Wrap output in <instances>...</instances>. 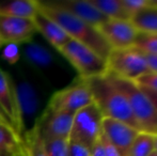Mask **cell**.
I'll list each match as a JSON object with an SVG mask.
<instances>
[{
  "label": "cell",
  "mask_w": 157,
  "mask_h": 156,
  "mask_svg": "<svg viewBox=\"0 0 157 156\" xmlns=\"http://www.w3.org/2000/svg\"><path fill=\"white\" fill-rule=\"evenodd\" d=\"M108 78L126 96L130 110L141 131L157 135V110L149 96L134 81L106 73Z\"/></svg>",
  "instance_id": "3957f363"
},
{
  "label": "cell",
  "mask_w": 157,
  "mask_h": 156,
  "mask_svg": "<svg viewBox=\"0 0 157 156\" xmlns=\"http://www.w3.org/2000/svg\"><path fill=\"white\" fill-rule=\"evenodd\" d=\"M77 71L79 79H86L106 75L107 62L88 46L71 39L58 50Z\"/></svg>",
  "instance_id": "277c9868"
},
{
  "label": "cell",
  "mask_w": 157,
  "mask_h": 156,
  "mask_svg": "<svg viewBox=\"0 0 157 156\" xmlns=\"http://www.w3.org/2000/svg\"><path fill=\"white\" fill-rule=\"evenodd\" d=\"M91 103H93V100L87 83L82 79H79L77 82L52 94L46 109L55 112L75 115Z\"/></svg>",
  "instance_id": "52a82bcc"
},
{
  "label": "cell",
  "mask_w": 157,
  "mask_h": 156,
  "mask_svg": "<svg viewBox=\"0 0 157 156\" xmlns=\"http://www.w3.org/2000/svg\"><path fill=\"white\" fill-rule=\"evenodd\" d=\"M130 23L138 32L157 34V2L150 0L149 6L130 17Z\"/></svg>",
  "instance_id": "e0dca14e"
},
{
  "label": "cell",
  "mask_w": 157,
  "mask_h": 156,
  "mask_svg": "<svg viewBox=\"0 0 157 156\" xmlns=\"http://www.w3.org/2000/svg\"><path fill=\"white\" fill-rule=\"evenodd\" d=\"M85 82L91 92L93 103L98 107L104 118L121 121L140 131L126 96L112 83L107 75L86 79Z\"/></svg>",
  "instance_id": "7a4b0ae2"
},
{
  "label": "cell",
  "mask_w": 157,
  "mask_h": 156,
  "mask_svg": "<svg viewBox=\"0 0 157 156\" xmlns=\"http://www.w3.org/2000/svg\"><path fill=\"white\" fill-rule=\"evenodd\" d=\"M0 122H1L3 125H6V126L10 127V128H12L13 131H14L15 133H16V131H15L14 126H13V124H12V123H11L10 119L8 118V116L6 115V112H4V110H3V109H2L1 105H0ZM16 134H17V133H16Z\"/></svg>",
  "instance_id": "1f68e13d"
},
{
  "label": "cell",
  "mask_w": 157,
  "mask_h": 156,
  "mask_svg": "<svg viewBox=\"0 0 157 156\" xmlns=\"http://www.w3.org/2000/svg\"><path fill=\"white\" fill-rule=\"evenodd\" d=\"M24 156H27V155H26V153H25V155H24Z\"/></svg>",
  "instance_id": "f35d334b"
},
{
  "label": "cell",
  "mask_w": 157,
  "mask_h": 156,
  "mask_svg": "<svg viewBox=\"0 0 157 156\" xmlns=\"http://www.w3.org/2000/svg\"><path fill=\"white\" fill-rule=\"evenodd\" d=\"M47 2L63 9L66 12L96 28L108 21L107 17L101 14L90 0H56Z\"/></svg>",
  "instance_id": "4fadbf2b"
},
{
  "label": "cell",
  "mask_w": 157,
  "mask_h": 156,
  "mask_svg": "<svg viewBox=\"0 0 157 156\" xmlns=\"http://www.w3.org/2000/svg\"><path fill=\"white\" fill-rule=\"evenodd\" d=\"M106 62L107 73L126 80L135 81L149 72L144 55L135 47L111 49Z\"/></svg>",
  "instance_id": "5b68a950"
},
{
  "label": "cell",
  "mask_w": 157,
  "mask_h": 156,
  "mask_svg": "<svg viewBox=\"0 0 157 156\" xmlns=\"http://www.w3.org/2000/svg\"><path fill=\"white\" fill-rule=\"evenodd\" d=\"M101 131L121 156H128L132 141L140 131L121 121L104 118Z\"/></svg>",
  "instance_id": "7c38bea8"
},
{
  "label": "cell",
  "mask_w": 157,
  "mask_h": 156,
  "mask_svg": "<svg viewBox=\"0 0 157 156\" xmlns=\"http://www.w3.org/2000/svg\"><path fill=\"white\" fill-rule=\"evenodd\" d=\"M140 88L143 90V92H144V93L147 94V96H149V98L152 101L154 107H155L156 110H157V92L151 91V90H147V89H145V88H142V87H140Z\"/></svg>",
  "instance_id": "d6a6232c"
},
{
  "label": "cell",
  "mask_w": 157,
  "mask_h": 156,
  "mask_svg": "<svg viewBox=\"0 0 157 156\" xmlns=\"http://www.w3.org/2000/svg\"><path fill=\"white\" fill-rule=\"evenodd\" d=\"M68 156H91L90 149L83 144L70 140L68 143Z\"/></svg>",
  "instance_id": "83f0119b"
},
{
  "label": "cell",
  "mask_w": 157,
  "mask_h": 156,
  "mask_svg": "<svg viewBox=\"0 0 157 156\" xmlns=\"http://www.w3.org/2000/svg\"><path fill=\"white\" fill-rule=\"evenodd\" d=\"M14 88L18 110L19 136L23 140L24 134L28 131V125H30L29 128L31 129L36 123V116L41 108V100L36 89L29 81L14 82Z\"/></svg>",
  "instance_id": "ba28073f"
},
{
  "label": "cell",
  "mask_w": 157,
  "mask_h": 156,
  "mask_svg": "<svg viewBox=\"0 0 157 156\" xmlns=\"http://www.w3.org/2000/svg\"><path fill=\"white\" fill-rule=\"evenodd\" d=\"M90 155L91 156H106L103 143H101V138H98L97 141L91 146V149H90Z\"/></svg>",
  "instance_id": "4dcf8cb0"
},
{
  "label": "cell",
  "mask_w": 157,
  "mask_h": 156,
  "mask_svg": "<svg viewBox=\"0 0 157 156\" xmlns=\"http://www.w3.org/2000/svg\"><path fill=\"white\" fill-rule=\"evenodd\" d=\"M37 0H12L0 2V16L33 19L39 12Z\"/></svg>",
  "instance_id": "2e32d148"
},
{
  "label": "cell",
  "mask_w": 157,
  "mask_h": 156,
  "mask_svg": "<svg viewBox=\"0 0 157 156\" xmlns=\"http://www.w3.org/2000/svg\"><path fill=\"white\" fill-rule=\"evenodd\" d=\"M23 55L25 60L31 67L39 70L48 69L52 65L55 59L54 55L50 52L49 49L43 46L42 44L36 42H29L26 44L23 50Z\"/></svg>",
  "instance_id": "ac0fdd59"
},
{
  "label": "cell",
  "mask_w": 157,
  "mask_h": 156,
  "mask_svg": "<svg viewBox=\"0 0 157 156\" xmlns=\"http://www.w3.org/2000/svg\"><path fill=\"white\" fill-rule=\"evenodd\" d=\"M149 3L150 0H122V4L124 6L126 14L129 17V21L132 15H135L137 12H139L141 9L149 6Z\"/></svg>",
  "instance_id": "4316f807"
},
{
  "label": "cell",
  "mask_w": 157,
  "mask_h": 156,
  "mask_svg": "<svg viewBox=\"0 0 157 156\" xmlns=\"http://www.w3.org/2000/svg\"><path fill=\"white\" fill-rule=\"evenodd\" d=\"M155 152V135L139 131L132 141L128 156H150Z\"/></svg>",
  "instance_id": "44dd1931"
},
{
  "label": "cell",
  "mask_w": 157,
  "mask_h": 156,
  "mask_svg": "<svg viewBox=\"0 0 157 156\" xmlns=\"http://www.w3.org/2000/svg\"><path fill=\"white\" fill-rule=\"evenodd\" d=\"M35 33L33 19L0 16V38L3 44H27Z\"/></svg>",
  "instance_id": "8fae6325"
},
{
  "label": "cell",
  "mask_w": 157,
  "mask_h": 156,
  "mask_svg": "<svg viewBox=\"0 0 157 156\" xmlns=\"http://www.w3.org/2000/svg\"><path fill=\"white\" fill-rule=\"evenodd\" d=\"M0 124H2V123H1V122H0ZM2 125H3V124H2ZM4 126H6V125H4Z\"/></svg>",
  "instance_id": "74e56055"
},
{
  "label": "cell",
  "mask_w": 157,
  "mask_h": 156,
  "mask_svg": "<svg viewBox=\"0 0 157 156\" xmlns=\"http://www.w3.org/2000/svg\"><path fill=\"white\" fill-rule=\"evenodd\" d=\"M132 47L145 55H157V34L139 32Z\"/></svg>",
  "instance_id": "603a6c76"
},
{
  "label": "cell",
  "mask_w": 157,
  "mask_h": 156,
  "mask_svg": "<svg viewBox=\"0 0 157 156\" xmlns=\"http://www.w3.org/2000/svg\"><path fill=\"white\" fill-rule=\"evenodd\" d=\"M144 55L145 62H147L149 72L157 74V55Z\"/></svg>",
  "instance_id": "f546056e"
},
{
  "label": "cell",
  "mask_w": 157,
  "mask_h": 156,
  "mask_svg": "<svg viewBox=\"0 0 157 156\" xmlns=\"http://www.w3.org/2000/svg\"><path fill=\"white\" fill-rule=\"evenodd\" d=\"M135 83L139 86V87L145 88L147 90L157 92V74L152 73V72H147V73L143 74L138 79L134 81Z\"/></svg>",
  "instance_id": "484cf974"
},
{
  "label": "cell",
  "mask_w": 157,
  "mask_h": 156,
  "mask_svg": "<svg viewBox=\"0 0 157 156\" xmlns=\"http://www.w3.org/2000/svg\"><path fill=\"white\" fill-rule=\"evenodd\" d=\"M99 138H101V143H103L106 156H121L120 153H119V151L117 150V149L114 148L111 143H110V141L106 138V136L103 134V131L101 133Z\"/></svg>",
  "instance_id": "f1b7e54d"
},
{
  "label": "cell",
  "mask_w": 157,
  "mask_h": 156,
  "mask_svg": "<svg viewBox=\"0 0 157 156\" xmlns=\"http://www.w3.org/2000/svg\"><path fill=\"white\" fill-rule=\"evenodd\" d=\"M0 105L6 115L8 116V118L10 119L17 135L19 136L18 110H17L14 81L12 80V78L9 76L6 72L2 71L1 69H0Z\"/></svg>",
  "instance_id": "9a60e30c"
},
{
  "label": "cell",
  "mask_w": 157,
  "mask_h": 156,
  "mask_svg": "<svg viewBox=\"0 0 157 156\" xmlns=\"http://www.w3.org/2000/svg\"><path fill=\"white\" fill-rule=\"evenodd\" d=\"M0 152L10 156H24L23 140L12 128L0 124Z\"/></svg>",
  "instance_id": "d6986e66"
},
{
  "label": "cell",
  "mask_w": 157,
  "mask_h": 156,
  "mask_svg": "<svg viewBox=\"0 0 157 156\" xmlns=\"http://www.w3.org/2000/svg\"><path fill=\"white\" fill-rule=\"evenodd\" d=\"M36 32L41 33L43 38L48 42L52 46H54L57 50L63 47L66 43L71 40L70 36L66 34L62 28L58 25L55 21H52L50 17L45 15L40 11L33 18Z\"/></svg>",
  "instance_id": "5bb4252c"
},
{
  "label": "cell",
  "mask_w": 157,
  "mask_h": 156,
  "mask_svg": "<svg viewBox=\"0 0 157 156\" xmlns=\"http://www.w3.org/2000/svg\"><path fill=\"white\" fill-rule=\"evenodd\" d=\"M23 143L27 156H48L44 148L43 139L35 125L24 134Z\"/></svg>",
  "instance_id": "7402d4cb"
},
{
  "label": "cell",
  "mask_w": 157,
  "mask_h": 156,
  "mask_svg": "<svg viewBox=\"0 0 157 156\" xmlns=\"http://www.w3.org/2000/svg\"><path fill=\"white\" fill-rule=\"evenodd\" d=\"M98 30L111 49L132 47L139 33L130 21L122 19H108L99 26Z\"/></svg>",
  "instance_id": "9c48e42d"
},
{
  "label": "cell",
  "mask_w": 157,
  "mask_h": 156,
  "mask_svg": "<svg viewBox=\"0 0 157 156\" xmlns=\"http://www.w3.org/2000/svg\"><path fill=\"white\" fill-rule=\"evenodd\" d=\"M74 115L65 112H55L45 109L37 119L35 126L43 139L64 138L70 139Z\"/></svg>",
  "instance_id": "30bf717a"
},
{
  "label": "cell",
  "mask_w": 157,
  "mask_h": 156,
  "mask_svg": "<svg viewBox=\"0 0 157 156\" xmlns=\"http://www.w3.org/2000/svg\"><path fill=\"white\" fill-rule=\"evenodd\" d=\"M3 45V42H2V40H1V38H0V47Z\"/></svg>",
  "instance_id": "d590c367"
},
{
  "label": "cell",
  "mask_w": 157,
  "mask_h": 156,
  "mask_svg": "<svg viewBox=\"0 0 157 156\" xmlns=\"http://www.w3.org/2000/svg\"><path fill=\"white\" fill-rule=\"evenodd\" d=\"M93 6L108 19H122L129 21L126 14L122 0H90Z\"/></svg>",
  "instance_id": "ffe728a7"
},
{
  "label": "cell",
  "mask_w": 157,
  "mask_h": 156,
  "mask_svg": "<svg viewBox=\"0 0 157 156\" xmlns=\"http://www.w3.org/2000/svg\"><path fill=\"white\" fill-rule=\"evenodd\" d=\"M43 142L48 156H68L70 139H64V138L43 139Z\"/></svg>",
  "instance_id": "cb8c5ba5"
},
{
  "label": "cell",
  "mask_w": 157,
  "mask_h": 156,
  "mask_svg": "<svg viewBox=\"0 0 157 156\" xmlns=\"http://www.w3.org/2000/svg\"><path fill=\"white\" fill-rule=\"evenodd\" d=\"M1 57L9 64H15V63H17L19 58H21L19 45H16V44H6L4 48L2 49Z\"/></svg>",
  "instance_id": "d4e9b609"
},
{
  "label": "cell",
  "mask_w": 157,
  "mask_h": 156,
  "mask_svg": "<svg viewBox=\"0 0 157 156\" xmlns=\"http://www.w3.org/2000/svg\"><path fill=\"white\" fill-rule=\"evenodd\" d=\"M150 156H157V153H156V152H154V153H152V154L150 155Z\"/></svg>",
  "instance_id": "8d00e7d4"
},
{
  "label": "cell",
  "mask_w": 157,
  "mask_h": 156,
  "mask_svg": "<svg viewBox=\"0 0 157 156\" xmlns=\"http://www.w3.org/2000/svg\"><path fill=\"white\" fill-rule=\"evenodd\" d=\"M0 156H10V155H8V154H4V153H1V152H0Z\"/></svg>",
  "instance_id": "e575fe53"
},
{
  "label": "cell",
  "mask_w": 157,
  "mask_h": 156,
  "mask_svg": "<svg viewBox=\"0 0 157 156\" xmlns=\"http://www.w3.org/2000/svg\"><path fill=\"white\" fill-rule=\"evenodd\" d=\"M155 152L157 153V135H155Z\"/></svg>",
  "instance_id": "836d02e7"
},
{
  "label": "cell",
  "mask_w": 157,
  "mask_h": 156,
  "mask_svg": "<svg viewBox=\"0 0 157 156\" xmlns=\"http://www.w3.org/2000/svg\"><path fill=\"white\" fill-rule=\"evenodd\" d=\"M39 4L40 11L56 21L71 39L88 46L101 58L107 59L111 48L103 38L98 28L81 21L63 9L48 3L47 1H39Z\"/></svg>",
  "instance_id": "6da1fadb"
},
{
  "label": "cell",
  "mask_w": 157,
  "mask_h": 156,
  "mask_svg": "<svg viewBox=\"0 0 157 156\" xmlns=\"http://www.w3.org/2000/svg\"><path fill=\"white\" fill-rule=\"evenodd\" d=\"M104 116L98 107L91 103L74 115L70 140L91 149L101 133Z\"/></svg>",
  "instance_id": "8992f818"
}]
</instances>
